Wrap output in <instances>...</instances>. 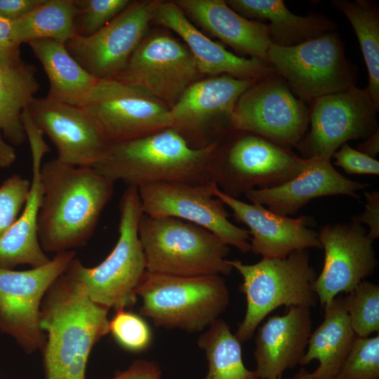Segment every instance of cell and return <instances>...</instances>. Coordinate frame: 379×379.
Here are the masks:
<instances>
[{"mask_svg": "<svg viewBox=\"0 0 379 379\" xmlns=\"http://www.w3.org/2000/svg\"><path fill=\"white\" fill-rule=\"evenodd\" d=\"M138 192L143 214L173 217L194 223L242 253L250 251L248 230L228 220L230 213L224 203L213 195L211 182H161L140 185Z\"/></svg>", "mask_w": 379, "mask_h": 379, "instance_id": "cell-14", "label": "cell"}, {"mask_svg": "<svg viewBox=\"0 0 379 379\" xmlns=\"http://www.w3.org/2000/svg\"><path fill=\"white\" fill-rule=\"evenodd\" d=\"M324 309L322 323L312 332L301 366L317 359L319 366L308 373L314 379H332L349 354L356 335L352 328L345 297L336 296Z\"/></svg>", "mask_w": 379, "mask_h": 379, "instance_id": "cell-27", "label": "cell"}, {"mask_svg": "<svg viewBox=\"0 0 379 379\" xmlns=\"http://www.w3.org/2000/svg\"><path fill=\"white\" fill-rule=\"evenodd\" d=\"M77 34L90 36L108 24L131 3L129 0H75Z\"/></svg>", "mask_w": 379, "mask_h": 379, "instance_id": "cell-36", "label": "cell"}, {"mask_svg": "<svg viewBox=\"0 0 379 379\" xmlns=\"http://www.w3.org/2000/svg\"><path fill=\"white\" fill-rule=\"evenodd\" d=\"M40 178L37 232L42 249L55 254L83 246L110 200L114 182L93 167L68 165L56 158L42 164Z\"/></svg>", "mask_w": 379, "mask_h": 379, "instance_id": "cell-1", "label": "cell"}, {"mask_svg": "<svg viewBox=\"0 0 379 379\" xmlns=\"http://www.w3.org/2000/svg\"><path fill=\"white\" fill-rule=\"evenodd\" d=\"M197 343L208 361L204 379H259L255 370L245 366L241 343L224 320L218 319L212 323Z\"/></svg>", "mask_w": 379, "mask_h": 379, "instance_id": "cell-31", "label": "cell"}, {"mask_svg": "<svg viewBox=\"0 0 379 379\" xmlns=\"http://www.w3.org/2000/svg\"><path fill=\"white\" fill-rule=\"evenodd\" d=\"M216 144L192 148L175 129L168 128L110 144L93 168L128 187L161 182L209 183L208 164Z\"/></svg>", "mask_w": 379, "mask_h": 379, "instance_id": "cell-3", "label": "cell"}, {"mask_svg": "<svg viewBox=\"0 0 379 379\" xmlns=\"http://www.w3.org/2000/svg\"><path fill=\"white\" fill-rule=\"evenodd\" d=\"M28 111L37 127L55 145L60 161L93 167L110 145L81 107L36 98Z\"/></svg>", "mask_w": 379, "mask_h": 379, "instance_id": "cell-18", "label": "cell"}, {"mask_svg": "<svg viewBox=\"0 0 379 379\" xmlns=\"http://www.w3.org/2000/svg\"><path fill=\"white\" fill-rule=\"evenodd\" d=\"M267 64L304 102L354 85V72L337 31L293 46L271 44Z\"/></svg>", "mask_w": 379, "mask_h": 379, "instance_id": "cell-9", "label": "cell"}, {"mask_svg": "<svg viewBox=\"0 0 379 379\" xmlns=\"http://www.w3.org/2000/svg\"><path fill=\"white\" fill-rule=\"evenodd\" d=\"M20 47L13 36L12 21L0 18V65L14 67L23 63Z\"/></svg>", "mask_w": 379, "mask_h": 379, "instance_id": "cell-39", "label": "cell"}, {"mask_svg": "<svg viewBox=\"0 0 379 379\" xmlns=\"http://www.w3.org/2000/svg\"><path fill=\"white\" fill-rule=\"evenodd\" d=\"M152 22L175 32L192 55L200 74H227L238 79L259 80L272 68L254 58L238 56L199 30L174 1H150Z\"/></svg>", "mask_w": 379, "mask_h": 379, "instance_id": "cell-21", "label": "cell"}, {"mask_svg": "<svg viewBox=\"0 0 379 379\" xmlns=\"http://www.w3.org/2000/svg\"><path fill=\"white\" fill-rule=\"evenodd\" d=\"M334 379H379V335L355 337Z\"/></svg>", "mask_w": 379, "mask_h": 379, "instance_id": "cell-34", "label": "cell"}, {"mask_svg": "<svg viewBox=\"0 0 379 379\" xmlns=\"http://www.w3.org/2000/svg\"><path fill=\"white\" fill-rule=\"evenodd\" d=\"M357 150L372 158H375L379 152V130L358 145Z\"/></svg>", "mask_w": 379, "mask_h": 379, "instance_id": "cell-43", "label": "cell"}, {"mask_svg": "<svg viewBox=\"0 0 379 379\" xmlns=\"http://www.w3.org/2000/svg\"><path fill=\"white\" fill-rule=\"evenodd\" d=\"M310 130L295 147L303 159H331L351 140L366 139L379 130V105L366 88L355 85L310 102Z\"/></svg>", "mask_w": 379, "mask_h": 379, "instance_id": "cell-12", "label": "cell"}, {"mask_svg": "<svg viewBox=\"0 0 379 379\" xmlns=\"http://www.w3.org/2000/svg\"><path fill=\"white\" fill-rule=\"evenodd\" d=\"M185 15L211 35L239 53L267 64L272 44L266 25L248 20L231 8L224 0H176Z\"/></svg>", "mask_w": 379, "mask_h": 379, "instance_id": "cell-25", "label": "cell"}, {"mask_svg": "<svg viewBox=\"0 0 379 379\" xmlns=\"http://www.w3.org/2000/svg\"><path fill=\"white\" fill-rule=\"evenodd\" d=\"M150 1H131L102 29L76 34L65 45L70 55L98 79H114L124 69L152 22Z\"/></svg>", "mask_w": 379, "mask_h": 379, "instance_id": "cell-17", "label": "cell"}, {"mask_svg": "<svg viewBox=\"0 0 379 379\" xmlns=\"http://www.w3.org/2000/svg\"><path fill=\"white\" fill-rule=\"evenodd\" d=\"M75 0H44L22 18L12 21L15 41L21 45L38 39L65 44L77 34Z\"/></svg>", "mask_w": 379, "mask_h": 379, "instance_id": "cell-30", "label": "cell"}, {"mask_svg": "<svg viewBox=\"0 0 379 379\" xmlns=\"http://www.w3.org/2000/svg\"><path fill=\"white\" fill-rule=\"evenodd\" d=\"M256 81L221 74L194 81L170 108L172 128L189 145L195 140V149L205 147L202 135L207 126L218 124L232 131L230 118L236 102Z\"/></svg>", "mask_w": 379, "mask_h": 379, "instance_id": "cell-19", "label": "cell"}, {"mask_svg": "<svg viewBox=\"0 0 379 379\" xmlns=\"http://www.w3.org/2000/svg\"><path fill=\"white\" fill-rule=\"evenodd\" d=\"M352 328L357 336L379 331V286L363 281L345 297Z\"/></svg>", "mask_w": 379, "mask_h": 379, "instance_id": "cell-33", "label": "cell"}, {"mask_svg": "<svg viewBox=\"0 0 379 379\" xmlns=\"http://www.w3.org/2000/svg\"><path fill=\"white\" fill-rule=\"evenodd\" d=\"M32 154V180L24 207L14 223L0 237V268L18 265H43L49 258L42 249L37 232V221L42 197L40 170L44 154L50 151L43 133L33 122L25 126Z\"/></svg>", "mask_w": 379, "mask_h": 379, "instance_id": "cell-22", "label": "cell"}, {"mask_svg": "<svg viewBox=\"0 0 379 379\" xmlns=\"http://www.w3.org/2000/svg\"><path fill=\"white\" fill-rule=\"evenodd\" d=\"M228 6L247 19L265 23L272 44L293 46L335 31L338 25L327 16L291 12L282 0H227Z\"/></svg>", "mask_w": 379, "mask_h": 379, "instance_id": "cell-26", "label": "cell"}, {"mask_svg": "<svg viewBox=\"0 0 379 379\" xmlns=\"http://www.w3.org/2000/svg\"><path fill=\"white\" fill-rule=\"evenodd\" d=\"M228 262L243 278L240 290L246 299L244 318L234 334L241 343L251 340L262 321L279 307L317 305L314 284L317 276L307 250L295 251L283 259L262 258L252 265L238 260Z\"/></svg>", "mask_w": 379, "mask_h": 379, "instance_id": "cell-7", "label": "cell"}, {"mask_svg": "<svg viewBox=\"0 0 379 379\" xmlns=\"http://www.w3.org/2000/svg\"><path fill=\"white\" fill-rule=\"evenodd\" d=\"M108 379H162L161 371L156 361L135 360L129 367Z\"/></svg>", "mask_w": 379, "mask_h": 379, "instance_id": "cell-41", "label": "cell"}, {"mask_svg": "<svg viewBox=\"0 0 379 379\" xmlns=\"http://www.w3.org/2000/svg\"><path fill=\"white\" fill-rule=\"evenodd\" d=\"M201 74L186 45L165 33L145 36L113 79L175 104Z\"/></svg>", "mask_w": 379, "mask_h": 379, "instance_id": "cell-15", "label": "cell"}, {"mask_svg": "<svg viewBox=\"0 0 379 379\" xmlns=\"http://www.w3.org/2000/svg\"><path fill=\"white\" fill-rule=\"evenodd\" d=\"M310 308L290 307L270 317L257 331L254 357L259 379H276L299 364L312 333Z\"/></svg>", "mask_w": 379, "mask_h": 379, "instance_id": "cell-24", "label": "cell"}, {"mask_svg": "<svg viewBox=\"0 0 379 379\" xmlns=\"http://www.w3.org/2000/svg\"><path fill=\"white\" fill-rule=\"evenodd\" d=\"M309 124L305 102L274 72L242 93L230 118L232 130L251 132L290 148L297 146Z\"/></svg>", "mask_w": 379, "mask_h": 379, "instance_id": "cell-13", "label": "cell"}, {"mask_svg": "<svg viewBox=\"0 0 379 379\" xmlns=\"http://www.w3.org/2000/svg\"><path fill=\"white\" fill-rule=\"evenodd\" d=\"M282 379H314L311 378L309 375L308 372L305 371L304 368H301L293 377L288 378H283ZM334 379V378H332Z\"/></svg>", "mask_w": 379, "mask_h": 379, "instance_id": "cell-45", "label": "cell"}, {"mask_svg": "<svg viewBox=\"0 0 379 379\" xmlns=\"http://www.w3.org/2000/svg\"><path fill=\"white\" fill-rule=\"evenodd\" d=\"M332 157L335 160L334 165L349 174H379V161L352 148L347 142L342 145Z\"/></svg>", "mask_w": 379, "mask_h": 379, "instance_id": "cell-38", "label": "cell"}, {"mask_svg": "<svg viewBox=\"0 0 379 379\" xmlns=\"http://www.w3.org/2000/svg\"><path fill=\"white\" fill-rule=\"evenodd\" d=\"M30 188V180L14 174L0 186V237L14 223L21 213Z\"/></svg>", "mask_w": 379, "mask_h": 379, "instance_id": "cell-37", "label": "cell"}, {"mask_svg": "<svg viewBox=\"0 0 379 379\" xmlns=\"http://www.w3.org/2000/svg\"><path fill=\"white\" fill-rule=\"evenodd\" d=\"M218 139L209 159L208 175L224 194L237 198L247 192L281 185L298 175L307 159L291 148L260 135L232 130Z\"/></svg>", "mask_w": 379, "mask_h": 379, "instance_id": "cell-5", "label": "cell"}, {"mask_svg": "<svg viewBox=\"0 0 379 379\" xmlns=\"http://www.w3.org/2000/svg\"><path fill=\"white\" fill-rule=\"evenodd\" d=\"M138 232L147 272L175 277L228 275V245L209 230L173 217L142 214Z\"/></svg>", "mask_w": 379, "mask_h": 379, "instance_id": "cell-4", "label": "cell"}, {"mask_svg": "<svg viewBox=\"0 0 379 379\" xmlns=\"http://www.w3.org/2000/svg\"><path fill=\"white\" fill-rule=\"evenodd\" d=\"M28 44L48 79L46 98L80 107L98 79L77 62L64 44L38 39Z\"/></svg>", "mask_w": 379, "mask_h": 379, "instance_id": "cell-28", "label": "cell"}, {"mask_svg": "<svg viewBox=\"0 0 379 379\" xmlns=\"http://www.w3.org/2000/svg\"><path fill=\"white\" fill-rule=\"evenodd\" d=\"M276 379H282V377H279V378H276Z\"/></svg>", "mask_w": 379, "mask_h": 379, "instance_id": "cell-46", "label": "cell"}, {"mask_svg": "<svg viewBox=\"0 0 379 379\" xmlns=\"http://www.w3.org/2000/svg\"><path fill=\"white\" fill-rule=\"evenodd\" d=\"M16 159L13 147L6 142L0 135V168L11 166Z\"/></svg>", "mask_w": 379, "mask_h": 379, "instance_id": "cell-44", "label": "cell"}, {"mask_svg": "<svg viewBox=\"0 0 379 379\" xmlns=\"http://www.w3.org/2000/svg\"><path fill=\"white\" fill-rule=\"evenodd\" d=\"M306 168L295 178L275 187L250 190L244 194L252 203L267 206L280 215L296 214L310 200L326 196L346 195L359 198L358 190L368 184L354 181L333 167L331 159H307Z\"/></svg>", "mask_w": 379, "mask_h": 379, "instance_id": "cell-23", "label": "cell"}, {"mask_svg": "<svg viewBox=\"0 0 379 379\" xmlns=\"http://www.w3.org/2000/svg\"><path fill=\"white\" fill-rule=\"evenodd\" d=\"M75 257L74 250L67 251L27 270L0 268V331L13 338L26 353L42 350L46 342L40 326L43 298Z\"/></svg>", "mask_w": 379, "mask_h": 379, "instance_id": "cell-10", "label": "cell"}, {"mask_svg": "<svg viewBox=\"0 0 379 379\" xmlns=\"http://www.w3.org/2000/svg\"><path fill=\"white\" fill-rule=\"evenodd\" d=\"M364 196L367 201L365 210L362 213L352 216L351 221L367 225L369 228L367 235L373 241L379 237V192H366Z\"/></svg>", "mask_w": 379, "mask_h": 379, "instance_id": "cell-40", "label": "cell"}, {"mask_svg": "<svg viewBox=\"0 0 379 379\" xmlns=\"http://www.w3.org/2000/svg\"><path fill=\"white\" fill-rule=\"evenodd\" d=\"M109 333L121 347L131 352H142L152 342V333L147 322L126 309L115 310L109 321Z\"/></svg>", "mask_w": 379, "mask_h": 379, "instance_id": "cell-35", "label": "cell"}, {"mask_svg": "<svg viewBox=\"0 0 379 379\" xmlns=\"http://www.w3.org/2000/svg\"><path fill=\"white\" fill-rule=\"evenodd\" d=\"M212 192L230 207L235 220L249 228L251 249L263 258H286L295 251L321 248L318 232L310 228L313 218H291L274 213L262 205L248 204L224 194L211 182Z\"/></svg>", "mask_w": 379, "mask_h": 379, "instance_id": "cell-20", "label": "cell"}, {"mask_svg": "<svg viewBox=\"0 0 379 379\" xmlns=\"http://www.w3.org/2000/svg\"><path fill=\"white\" fill-rule=\"evenodd\" d=\"M36 72L33 65L25 62L14 67L0 65V132L12 145L27 139L21 114L39 89Z\"/></svg>", "mask_w": 379, "mask_h": 379, "instance_id": "cell-29", "label": "cell"}, {"mask_svg": "<svg viewBox=\"0 0 379 379\" xmlns=\"http://www.w3.org/2000/svg\"><path fill=\"white\" fill-rule=\"evenodd\" d=\"M119 238L107 258L88 267L76 257L65 274L81 285L95 302L114 310L137 302L136 290L146 273L138 227L142 214L138 187L128 186L119 203Z\"/></svg>", "mask_w": 379, "mask_h": 379, "instance_id": "cell-6", "label": "cell"}, {"mask_svg": "<svg viewBox=\"0 0 379 379\" xmlns=\"http://www.w3.org/2000/svg\"><path fill=\"white\" fill-rule=\"evenodd\" d=\"M331 4L347 18L356 34L368 74L366 89L379 105L378 7L367 0H334Z\"/></svg>", "mask_w": 379, "mask_h": 379, "instance_id": "cell-32", "label": "cell"}, {"mask_svg": "<svg viewBox=\"0 0 379 379\" xmlns=\"http://www.w3.org/2000/svg\"><path fill=\"white\" fill-rule=\"evenodd\" d=\"M367 234L362 225L352 221L320 228L318 239L324 261L314 291L323 308L339 293L351 292L375 270L378 260Z\"/></svg>", "mask_w": 379, "mask_h": 379, "instance_id": "cell-16", "label": "cell"}, {"mask_svg": "<svg viewBox=\"0 0 379 379\" xmlns=\"http://www.w3.org/2000/svg\"><path fill=\"white\" fill-rule=\"evenodd\" d=\"M80 107L109 144L173 126L165 102L140 88L113 79H98Z\"/></svg>", "mask_w": 379, "mask_h": 379, "instance_id": "cell-11", "label": "cell"}, {"mask_svg": "<svg viewBox=\"0 0 379 379\" xmlns=\"http://www.w3.org/2000/svg\"><path fill=\"white\" fill-rule=\"evenodd\" d=\"M109 310L65 273L50 286L40 310L44 379H86L91 352L109 333Z\"/></svg>", "mask_w": 379, "mask_h": 379, "instance_id": "cell-2", "label": "cell"}, {"mask_svg": "<svg viewBox=\"0 0 379 379\" xmlns=\"http://www.w3.org/2000/svg\"><path fill=\"white\" fill-rule=\"evenodd\" d=\"M141 315L165 328L196 333L219 319L230 304L221 276L175 277L146 272L136 290Z\"/></svg>", "mask_w": 379, "mask_h": 379, "instance_id": "cell-8", "label": "cell"}, {"mask_svg": "<svg viewBox=\"0 0 379 379\" xmlns=\"http://www.w3.org/2000/svg\"><path fill=\"white\" fill-rule=\"evenodd\" d=\"M44 0H0V18L14 21L43 2Z\"/></svg>", "mask_w": 379, "mask_h": 379, "instance_id": "cell-42", "label": "cell"}]
</instances>
